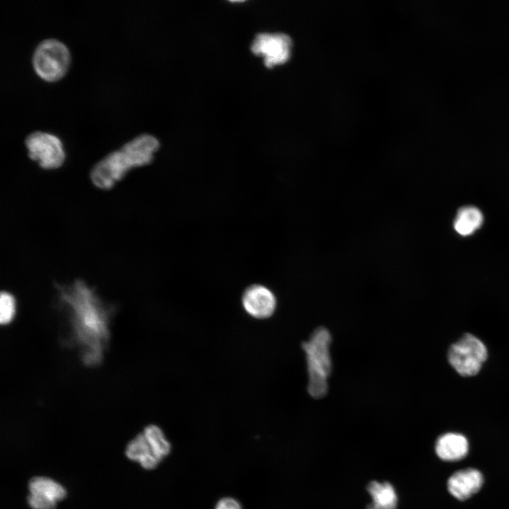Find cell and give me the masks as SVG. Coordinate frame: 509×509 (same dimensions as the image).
Instances as JSON below:
<instances>
[{"label": "cell", "instance_id": "1", "mask_svg": "<svg viewBox=\"0 0 509 509\" xmlns=\"http://www.w3.org/2000/svg\"><path fill=\"white\" fill-rule=\"evenodd\" d=\"M54 288L57 306L66 321L64 343L78 350L84 365H99L110 340L115 307L81 279L69 284L54 283Z\"/></svg>", "mask_w": 509, "mask_h": 509}, {"label": "cell", "instance_id": "2", "mask_svg": "<svg viewBox=\"0 0 509 509\" xmlns=\"http://www.w3.org/2000/svg\"><path fill=\"white\" fill-rule=\"evenodd\" d=\"M159 146V141L153 136L138 135L93 166L90 171L93 184L101 189L112 188L131 169L151 163Z\"/></svg>", "mask_w": 509, "mask_h": 509}, {"label": "cell", "instance_id": "3", "mask_svg": "<svg viewBox=\"0 0 509 509\" xmlns=\"http://www.w3.org/2000/svg\"><path fill=\"white\" fill-rule=\"evenodd\" d=\"M332 337L324 327L317 328L302 347L305 353L308 372V391L315 398L324 396L328 390L327 379L332 369L329 346Z\"/></svg>", "mask_w": 509, "mask_h": 509}, {"label": "cell", "instance_id": "4", "mask_svg": "<svg viewBox=\"0 0 509 509\" xmlns=\"http://www.w3.org/2000/svg\"><path fill=\"white\" fill-rule=\"evenodd\" d=\"M70 54L66 45L54 38L45 39L35 47L32 63L36 73L43 79L53 81L66 72Z\"/></svg>", "mask_w": 509, "mask_h": 509}, {"label": "cell", "instance_id": "5", "mask_svg": "<svg viewBox=\"0 0 509 509\" xmlns=\"http://www.w3.org/2000/svg\"><path fill=\"white\" fill-rule=\"evenodd\" d=\"M452 367L461 375H476L487 358V349L476 337L467 333L452 344L447 353Z\"/></svg>", "mask_w": 509, "mask_h": 509}, {"label": "cell", "instance_id": "6", "mask_svg": "<svg viewBox=\"0 0 509 509\" xmlns=\"http://www.w3.org/2000/svg\"><path fill=\"white\" fill-rule=\"evenodd\" d=\"M28 156L44 169L60 167L65 154L59 139L52 134L41 131L30 133L25 139Z\"/></svg>", "mask_w": 509, "mask_h": 509}, {"label": "cell", "instance_id": "7", "mask_svg": "<svg viewBox=\"0 0 509 509\" xmlns=\"http://www.w3.org/2000/svg\"><path fill=\"white\" fill-rule=\"evenodd\" d=\"M292 40L285 33H260L251 45L252 53L264 58V65L271 68L286 62L291 53Z\"/></svg>", "mask_w": 509, "mask_h": 509}, {"label": "cell", "instance_id": "8", "mask_svg": "<svg viewBox=\"0 0 509 509\" xmlns=\"http://www.w3.org/2000/svg\"><path fill=\"white\" fill-rule=\"evenodd\" d=\"M242 305L250 317L264 320L270 317L276 308V298L274 293L265 286L252 284L243 292Z\"/></svg>", "mask_w": 509, "mask_h": 509}, {"label": "cell", "instance_id": "9", "mask_svg": "<svg viewBox=\"0 0 509 509\" xmlns=\"http://www.w3.org/2000/svg\"><path fill=\"white\" fill-rule=\"evenodd\" d=\"M483 476L474 469L460 470L453 474L447 481L449 492L456 498L464 501L481 488Z\"/></svg>", "mask_w": 509, "mask_h": 509}, {"label": "cell", "instance_id": "10", "mask_svg": "<svg viewBox=\"0 0 509 509\" xmlns=\"http://www.w3.org/2000/svg\"><path fill=\"white\" fill-rule=\"evenodd\" d=\"M469 450L467 438L460 433H447L438 438L435 452L443 460L454 462L464 458Z\"/></svg>", "mask_w": 509, "mask_h": 509}, {"label": "cell", "instance_id": "11", "mask_svg": "<svg viewBox=\"0 0 509 509\" xmlns=\"http://www.w3.org/2000/svg\"><path fill=\"white\" fill-rule=\"evenodd\" d=\"M126 455L129 459L139 462L146 469H154L160 461L153 452L143 433L129 442L126 449Z\"/></svg>", "mask_w": 509, "mask_h": 509}, {"label": "cell", "instance_id": "12", "mask_svg": "<svg viewBox=\"0 0 509 509\" xmlns=\"http://www.w3.org/2000/svg\"><path fill=\"white\" fill-rule=\"evenodd\" d=\"M368 491L373 502L367 509H397V496L390 484L372 481L368 486Z\"/></svg>", "mask_w": 509, "mask_h": 509}, {"label": "cell", "instance_id": "13", "mask_svg": "<svg viewBox=\"0 0 509 509\" xmlns=\"http://www.w3.org/2000/svg\"><path fill=\"white\" fill-rule=\"evenodd\" d=\"M483 222V215L474 206H464L459 209L454 221L455 231L462 236H467L479 229Z\"/></svg>", "mask_w": 509, "mask_h": 509}, {"label": "cell", "instance_id": "14", "mask_svg": "<svg viewBox=\"0 0 509 509\" xmlns=\"http://www.w3.org/2000/svg\"><path fill=\"white\" fill-rule=\"evenodd\" d=\"M31 494L57 502L65 498L66 491L64 488L54 480L42 476L33 478L29 482Z\"/></svg>", "mask_w": 509, "mask_h": 509}, {"label": "cell", "instance_id": "15", "mask_svg": "<svg viewBox=\"0 0 509 509\" xmlns=\"http://www.w3.org/2000/svg\"><path fill=\"white\" fill-rule=\"evenodd\" d=\"M148 440L154 455L161 459L168 455L170 451V444L166 440L162 430L156 425L151 424L146 426L143 432Z\"/></svg>", "mask_w": 509, "mask_h": 509}, {"label": "cell", "instance_id": "16", "mask_svg": "<svg viewBox=\"0 0 509 509\" xmlns=\"http://www.w3.org/2000/svg\"><path fill=\"white\" fill-rule=\"evenodd\" d=\"M16 312V303L14 296L8 291H2L0 295V323L2 325L10 324Z\"/></svg>", "mask_w": 509, "mask_h": 509}, {"label": "cell", "instance_id": "17", "mask_svg": "<svg viewBox=\"0 0 509 509\" xmlns=\"http://www.w3.org/2000/svg\"><path fill=\"white\" fill-rule=\"evenodd\" d=\"M28 503L33 509H55L57 503L37 495L30 494Z\"/></svg>", "mask_w": 509, "mask_h": 509}, {"label": "cell", "instance_id": "18", "mask_svg": "<svg viewBox=\"0 0 509 509\" xmlns=\"http://www.w3.org/2000/svg\"><path fill=\"white\" fill-rule=\"evenodd\" d=\"M216 509H242V507L237 500L233 498H224L217 503Z\"/></svg>", "mask_w": 509, "mask_h": 509}]
</instances>
